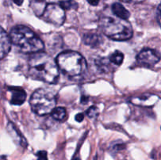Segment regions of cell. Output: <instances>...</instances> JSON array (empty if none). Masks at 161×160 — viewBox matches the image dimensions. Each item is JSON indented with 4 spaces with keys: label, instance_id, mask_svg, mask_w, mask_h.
<instances>
[{
    "label": "cell",
    "instance_id": "obj_1",
    "mask_svg": "<svg viewBox=\"0 0 161 160\" xmlns=\"http://www.w3.org/2000/svg\"><path fill=\"white\" fill-rule=\"evenodd\" d=\"M28 72L33 78L50 84L58 81L59 67L57 61L47 53H33L28 61Z\"/></svg>",
    "mask_w": 161,
    "mask_h": 160
},
{
    "label": "cell",
    "instance_id": "obj_16",
    "mask_svg": "<svg viewBox=\"0 0 161 160\" xmlns=\"http://www.w3.org/2000/svg\"><path fill=\"white\" fill-rule=\"evenodd\" d=\"M59 4L61 5V6L64 10L76 9L78 8V3L75 0H64V1H61Z\"/></svg>",
    "mask_w": 161,
    "mask_h": 160
},
{
    "label": "cell",
    "instance_id": "obj_4",
    "mask_svg": "<svg viewBox=\"0 0 161 160\" xmlns=\"http://www.w3.org/2000/svg\"><path fill=\"white\" fill-rule=\"evenodd\" d=\"M56 61L60 70L69 77L81 75L86 69V60L78 52H62L57 56Z\"/></svg>",
    "mask_w": 161,
    "mask_h": 160
},
{
    "label": "cell",
    "instance_id": "obj_3",
    "mask_svg": "<svg viewBox=\"0 0 161 160\" xmlns=\"http://www.w3.org/2000/svg\"><path fill=\"white\" fill-rule=\"evenodd\" d=\"M99 26L102 32L113 40H128L133 35L130 23L127 20L119 17H102L99 21Z\"/></svg>",
    "mask_w": 161,
    "mask_h": 160
},
{
    "label": "cell",
    "instance_id": "obj_23",
    "mask_svg": "<svg viewBox=\"0 0 161 160\" xmlns=\"http://www.w3.org/2000/svg\"><path fill=\"white\" fill-rule=\"evenodd\" d=\"M13 1H14V3H15V4H17V6H21L24 0H13Z\"/></svg>",
    "mask_w": 161,
    "mask_h": 160
},
{
    "label": "cell",
    "instance_id": "obj_17",
    "mask_svg": "<svg viewBox=\"0 0 161 160\" xmlns=\"http://www.w3.org/2000/svg\"><path fill=\"white\" fill-rule=\"evenodd\" d=\"M97 114H98V108L96 106H91V108L86 110V115L91 119L95 118L97 115Z\"/></svg>",
    "mask_w": 161,
    "mask_h": 160
},
{
    "label": "cell",
    "instance_id": "obj_7",
    "mask_svg": "<svg viewBox=\"0 0 161 160\" xmlns=\"http://www.w3.org/2000/svg\"><path fill=\"white\" fill-rule=\"evenodd\" d=\"M160 54L153 49H143L137 56V61L146 67H153L160 61Z\"/></svg>",
    "mask_w": 161,
    "mask_h": 160
},
{
    "label": "cell",
    "instance_id": "obj_20",
    "mask_svg": "<svg viewBox=\"0 0 161 160\" xmlns=\"http://www.w3.org/2000/svg\"><path fill=\"white\" fill-rule=\"evenodd\" d=\"M83 118H84L83 114H82V113H79V114H77L76 115H75V119L77 121V122H80L83 120Z\"/></svg>",
    "mask_w": 161,
    "mask_h": 160
},
{
    "label": "cell",
    "instance_id": "obj_5",
    "mask_svg": "<svg viewBox=\"0 0 161 160\" xmlns=\"http://www.w3.org/2000/svg\"><path fill=\"white\" fill-rule=\"evenodd\" d=\"M31 108L38 115L50 114L55 108L56 97L51 91L47 89H36L30 98Z\"/></svg>",
    "mask_w": 161,
    "mask_h": 160
},
{
    "label": "cell",
    "instance_id": "obj_13",
    "mask_svg": "<svg viewBox=\"0 0 161 160\" xmlns=\"http://www.w3.org/2000/svg\"><path fill=\"white\" fill-rule=\"evenodd\" d=\"M7 130H8V132L10 133L11 136H12L15 137V136H16V138H17V141H18L19 144H20L22 147H27L26 140H25V138H24L23 136H22L21 135L18 133V131H17V130L16 129V127L14 126V123L9 122V124H8V125H7Z\"/></svg>",
    "mask_w": 161,
    "mask_h": 160
},
{
    "label": "cell",
    "instance_id": "obj_15",
    "mask_svg": "<svg viewBox=\"0 0 161 160\" xmlns=\"http://www.w3.org/2000/svg\"><path fill=\"white\" fill-rule=\"evenodd\" d=\"M124 58V56L123 54V53H121L119 50H116L114 53H112L109 57V61L114 64H116V65L119 66L123 63Z\"/></svg>",
    "mask_w": 161,
    "mask_h": 160
},
{
    "label": "cell",
    "instance_id": "obj_19",
    "mask_svg": "<svg viewBox=\"0 0 161 160\" xmlns=\"http://www.w3.org/2000/svg\"><path fill=\"white\" fill-rule=\"evenodd\" d=\"M157 21H158L159 24L161 26V3L157 7Z\"/></svg>",
    "mask_w": 161,
    "mask_h": 160
},
{
    "label": "cell",
    "instance_id": "obj_25",
    "mask_svg": "<svg viewBox=\"0 0 161 160\" xmlns=\"http://www.w3.org/2000/svg\"><path fill=\"white\" fill-rule=\"evenodd\" d=\"M120 1H123V2H130V1H132V0H120Z\"/></svg>",
    "mask_w": 161,
    "mask_h": 160
},
{
    "label": "cell",
    "instance_id": "obj_8",
    "mask_svg": "<svg viewBox=\"0 0 161 160\" xmlns=\"http://www.w3.org/2000/svg\"><path fill=\"white\" fill-rule=\"evenodd\" d=\"M11 92L10 103L14 105H21L26 100V93L23 89L19 87H9Z\"/></svg>",
    "mask_w": 161,
    "mask_h": 160
},
{
    "label": "cell",
    "instance_id": "obj_22",
    "mask_svg": "<svg viewBox=\"0 0 161 160\" xmlns=\"http://www.w3.org/2000/svg\"><path fill=\"white\" fill-rule=\"evenodd\" d=\"M88 101H89V99H88V97H81V103L86 104V103H87Z\"/></svg>",
    "mask_w": 161,
    "mask_h": 160
},
{
    "label": "cell",
    "instance_id": "obj_24",
    "mask_svg": "<svg viewBox=\"0 0 161 160\" xmlns=\"http://www.w3.org/2000/svg\"><path fill=\"white\" fill-rule=\"evenodd\" d=\"M72 160H81V159H80V158L79 156H75L72 158Z\"/></svg>",
    "mask_w": 161,
    "mask_h": 160
},
{
    "label": "cell",
    "instance_id": "obj_2",
    "mask_svg": "<svg viewBox=\"0 0 161 160\" xmlns=\"http://www.w3.org/2000/svg\"><path fill=\"white\" fill-rule=\"evenodd\" d=\"M9 36L13 44L23 53L33 54L42 52L44 49V44L40 38L24 25H17L13 28Z\"/></svg>",
    "mask_w": 161,
    "mask_h": 160
},
{
    "label": "cell",
    "instance_id": "obj_10",
    "mask_svg": "<svg viewBox=\"0 0 161 160\" xmlns=\"http://www.w3.org/2000/svg\"><path fill=\"white\" fill-rule=\"evenodd\" d=\"M157 100H158V97H156L155 95L145 94L142 97L133 98L131 102L135 104L140 105V106H153V104H154Z\"/></svg>",
    "mask_w": 161,
    "mask_h": 160
},
{
    "label": "cell",
    "instance_id": "obj_14",
    "mask_svg": "<svg viewBox=\"0 0 161 160\" xmlns=\"http://www.w3.org/2000/svg\"><path fill=\"white\" fill-rule=\"evenodd\" d=\"M51 116L58 121H62L66 117V110L64 108H55L51 112Z\"/></svg>",
    "mask_w": 161,
    "mask_h": 160
},
{
    "label": "cell",
    "instance_id": "obj_18",
    "mask_svg": "<svg viewBox=\"0 0 161 160\" xmlns=\"http://www.w3.org/2000/svg\"><path fill=\"white\" fill-rule=\"evenodd\" d=\"M37 160H48L47 158V153L46 151H39L36 153Z\"/></svg>",
    "mask_w": 161,
    "mask_h": 160
},
{
    "label": "cell",
    "instance_id": "obj_21",
    "mask_svg": "<svg viewBox=\"0 0 161 160\" xmlns=\"http://www.w3.org/2000/svg\"><path fill=\"white\" fill-rule=\"evenodd\" d=\"M86 1H87L88 3H89L90 5H91V6H97V5H98L100 0H86Z\"/></svg>",
    "mask_w": 161,
    "mask_h": 160
},
{
    "label": "cell",
    "instance_id": "obj_12",
    "mask_svg": "<svg viewBox=\"0 0 161 160\" xmlns=\"http://www.w3.org/2000/svg\"><path fill=\"white\" fill-rule=\"evenodd\" d=\"M112 10H113V13L117 17L124 20H127L130 17V13L123 5L120 3H116L112 6Z\"/></svg>",
    "mask_w": 161,
    "mask_h": 160
},
{
    "label": "cell",
    "instance_id": "obj_9",
    "mask_svg": "<svg viewBox=\"0 0 161 160\" xmlns=\"http://www.w3.org/2000/svg\"><path fill=\"white\" fill-rule=\"evenodd\" d=\"M0 42H1V58L3 59L9 52L11 49V44L13 43L10 36L6 34L3 28H2L1 30Z\"/></svg>",
    "mask_w": 161,
    "mask_h": 160
},
{
    "label": "cell",
    "instance_id": "obj_6",
    "mask_svg": "<svg viewBox=\"0 0 161 160\" xmlns=\"http://www.w3.org/2000/svg\"><path fill=\"white\" fill-rule=\"evenodd\" d=\"M41 17L46 22L52 24L55 26H61L65 20V11L60 4L50 3L47 5Z\"/></svg>",
    "mask_w": 161,
    "mask_h": 160
},
{
    "label": "cell",
    "instance_id": "obj_11",
    "mask_svg": "<svg viewBox=\"0 0 161 160\" xmlns=\"http://www.w3.org/2000/svg\"><path fill=\"white\" fill-rule=\"evenodd\" d=\"M83 41L84 44L89 46L96 47L100 45L102 42V37L96 32H89L83 35Z\"/></svg>",
    "mask_w": 161,
    "mask_h": 160
}]
</instances>
